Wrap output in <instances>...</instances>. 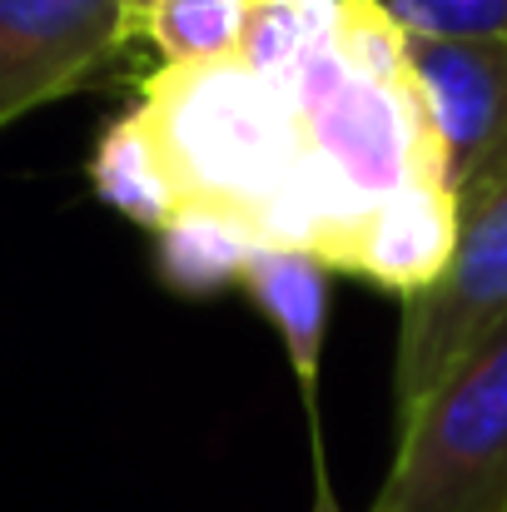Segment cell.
<instances>
[{"label":"cell","mask_w":507,"mask_h":512,"mask_svg":"<svg viewBox=\"0 0 507 512\" xmlns=\"http://www.w3.org/2000/svg\"><path fill=\"white\" fill-rule=\"evenodd\" d=\"M140 110L150 115L165 160L189 209L239 219L264 249H309L338 269L343 219L329 204L294 90L229 60L179 65L145 80Z\"/></svg>","instance_id":"obj_1"},{"label":"cell","mask_w":507,"mask_h":512,"mask_svg":"<svg viewBox=\"0 0 507 512\" xmlns=\"http://www.w3.org/2000/svg\"><path fill=\"white\" fill-rule=\"evenodd\" d=\"M453 204L507 179V35L408 40Z\"/></svg>","instance_id":"obj_5"},{"label":"cell","mask_w":507,"mask_h":512,"mask_svg":"<svg viewBox=\"0 0 507 512\" xmlns=\"http://www.w3.org/2000/svg\"><path fill=\"white\" fill-rule=\"evenodd\" d=\"M453 239H458V204L453 194L433 179V184H413L393 199H383L348 239V254L338 269L348 274H363L368 284L398 294V299H413L423 294L448 254H453Z\"/></svg>","instance_id":"obj_7"},{"label":"cell","mask_w":507,"mask_h":512,"mask_svg":"<svg viewBox=\"0 0 507 512\" xmlns=\"http://www.w3.org/2000/svg\"><path fill=\"white\" fill-rule=\"evenodd\" d=\"M125 40L120 0H0V130L70 95Z\"/></svg>","instance_id":"obj_6"},{"label":"cell","mask_w":507,"mask_h":512,"mask_svg":"<svg viewBox=\"0 0 507 512\" xmlns=\"http://www.w3.org/2000/svg\"><path fill=\"white\" fill-rule=\"evenodd\" d=\"M329 264L309 249H254L239 289L264 309V319L279 329L284 353L294 363L309 423L319 428V358H324V334H329Z\"/></svg>","instance_id":"obj_8"},{"label":"cell","mask_w":507,"mask_h":512,"mask_svg":"<svg viewBox=\"0 0 507 512\" xmlns=\"http://www.w3.org/2000/svg\"><path fill=\"white\" fill-rule=\"evenodd\" d=\"M165 0H120V15H125V35H140V25L160 10Z\"/></svg>","instance_id":"obj_15"},{"label":"cell","mask_w":507,"mask_h":512,"mask_svg":"<svg viewBox=\"0 0 507 512\" xmlns=\"http://www.w3.org/2000/svg\"><path fill=\"white\" fill-rule=\"evenodd\" d=\"M279 75L294 90L314 174L343 219V249H338L343 264L353 229L383 199L413 184H433V179L443 184L438 140L418 95V75L413 65L408 70L348 65L334 45L304 55Z\"/></svg>","instance_id":"obj_2"},{"label":"cell","mask_w":507,"mask_h":512,"mask_svg":"<svg viewBox=\"0 0 507 512\" xmlns=\"http://www.w3.org/2000/svg\"><path fill=\"white\" fill-rule=\"evenodd\" d=\"M160 279L179 294H219L239 284L254 249H264L239 219L214 209H184L160 234Z\"/></svg>","instance_id":"obj_10"},{"label":"cell","mask_w":507,"mask_h":512,"mask_svg":"<svg viewBox=\"0 0 507 512\" xmlns=\"http://www.w3.org/2000/svg\"><path fill=\"white\" fill-rule=\"evenodd\" d=\"M244 20H249V0H165L140 25V35L160 45L169 70H179V65L229 60L239 50Z\"/></svg>","instance_id":"obj_12"},{"label":"cell","mask_w":507,"mask_h":512,"mask_svg":"<svg viewBox=\"0 0 507 512\" xmlns=\"http://www.w3.org/2000/svg\"><path fill=\"white\" fill-rule=\"evenodd\" d=\"M338 5L343 0H249V20L234 60L264 75L299 65L304 55L334 45Z\"/></svg>","instance_id":"obj_11"},{"label":"cell","mask_w":507,"mask_h":512,"mask_svg":"<svg viewBox=\"0 0 507 512\" xmlns=\"http://www.w3.org/2000/svg\"><path fill=\"white\" fill-rule=\"evenodd\" d=\"M314 512H343L334 498V483H329V473H324V453H319V443H314Z\"/></svg>","instance_id":"obj_14"},{"label":"cell","mask_w":507,"mask_h":512,"mask_svg":"<svg viewBox=\"0 0 507 512\" xmlns=\"http://www.w3.org/2000/svg\"><path fill=\"white\" fill-rule=\"evenodd\" d=\"M408 40H478L507 35V0H368Z\"/></svg>","instance_id":"obj_13"},{"label":"cell","mask_w":507,"mask_h":512,"mask_svg":"<svg viewBox=\"0 0 507 512\" xmlns=\"http://www.w3.org/2000/svg\"><path fill=\"white\" fill-rule=\"evenodd\" d=\"M368 512H507V324L398 413L393 468Z\"/></svg>","instance_id":"obj_3"},{"label":"cell","mask_w":507,"mask_h":512,"mask_svg":"<svg viewBox=\"0 0 507 512\" xmlns=\"http://www.w3.org/2000/svg\"><path fill=\"white\" fill-rule=\"evenodd\" d=\"M507 324V179L458 204V239L443 274L403 299L393 403L408 413L478 343Z\"/></svg>","instance_id":"obj_4"},{"label":"cell","mask_w":507,"mask_h":512,"mask_svg":"<svg viewBox=\"0 0 507 512\" xmlns=\"http://www.w3.org/2000/svg\"><path fill=\"white\" fill-rule=\"evenodd\" d=\"M90 179H95V194L110 209H120L125 219H135L155 234L189 209L184 189H179V179L165 160V145H160V135H155V125L140 105L100 135L95 160H90Z\"/></svg>","instance_id":"obj_9"}]
</instances>
